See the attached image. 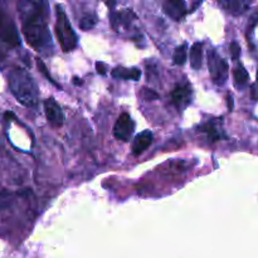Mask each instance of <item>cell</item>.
I'll use <instances>...</instances> for the list:
<instances>
[{
	"label": "cell",
	"instance_id": "cell-5",
	"mask_svg": "<svg viewBox=\"0 0 258 258\" xmlns=\"http://www.w3.org/2000/svg\"><path fill=\"white\" fill-rule=\"evenodd\" d=\"M0 39L10 47H18L20 44L17 27L2 8H0Z\"/></svg>",
	"mask_w": 258,
	"mask_h": 258
},
{
	"label": "cell",
	"instance_id": "cell-7",
	"mask_svg": "<svg viewBox=\"0 0 258 258\" xmlns=\"http://www.w3.org/2000/svg\"><path fill=\"white\" fill-rule=\"evenodd\" d=\"M44 110L45 116H47L50 125L54 126V127H59V126L63 125V122H64V115H63L59 105L54 101V98L50 97L48 100H45Z\"/></svg>",
	"mask_w": 258,
	"mask_h": 258
},
{
	"label": "cell",
	"instance_id": "cell-17",
	"mask_svg": "<svg viewBox=\"0 0 258 258\" xmlns=\"http://www.w3.org/2000/svg\"><path fill=\"white\" fill-rule=\"evenodd\" d=\"M14 202V196L8 190L0 191V211L9 208Z\"/></svg>",
	"mask_w": 258,
	"mask_h": 258
},
{
	"label": "cell",
	"instance_id": "cell-22",
	"mask_svg": "<svg viewBox=\"0 0 258 258\" xmlns=\"http://www.w3.org/2000/svg\"><path fill=\"white\" fill-rule=\"evenodd\" d=\"M252 98H258V71H257V82L256 85H253V87H252Z\"/></svg>",
	"mask_w": 258,
	"mask_h": 258
},
{
	"label": "cell",
	"instance_id": "cell-18",
	"mask_svg": "<svg viewBox=\"0 0 258 258\" xmlns=\"http://www.w3.org/2000/svg\"><path fill=\"white\" fill-rule=\"evenodd\" d=\"M37 64H38V68H39V70H40V72H42L43 75H44L45 77H47V80L49 81L50 83H53V85H54L55 87L60 88L59 85H58V83H55V81L53 80L52 77H50V75H49V73H48L47 67H45V64H44V63H43V60H42V59H37Z\"/></svg>",
	"mask_w": 258,
	"mask_h": 258
},
{
	"label": "cell",
	"instance_id": "cell-1",
	"mask_svg": "<svg viewBox=\"0 0 258 258\" xmlns=\"http://www.w3.org/2000/svg\"><path fill=\"white\" fill-rule=\"evenodd\" d=\"M22 29L25 40L38 52H45L52 48V37L48 30V5L45 3L22 2L18 4Z\"/></svg>",
	"mask_w": 258,
	"mask_h": 258
},
{
	"label": "cell",
	"instance_id": "cell-11",
	"mask_svg": "<svg viewBox=\"0 0 258 258\" xmlns=\"http://www.w3.org/2000/svg\"><path fill=\"white\" fill-rule=\"evenodd\" d=\"M219 4L232 15L243 14L251 7V3L244 2V0H227V2H221Z\"/></svg>",
	"mask_w": 258,
	"mask_h": 258
},
{
	"label": "cell",
	"instance_id": "cell-4",
	"mask_svg": "<svg viewBox=\"0 0 258 258\" xmlns=\"http://www.w3.org/2000/svg\"><path fill=\"white\" fill-rule=\"evenodd\" d=\"M208 68L216 85H224L228 78L229 67L226 59L221 58L214 49L208 50Z\"/></svg>",
	"mask_w": 258,
	"mask_h": 258
},
{
	"label": "cell",
	"instance_id": "cell-21",
	"mask_svg": "<svg viewBox=\"0 0 258 258\" xmlns=\"http://www.w3.org/2000/svg\"><path fill=\"white\" fill-rule=\"evenodd\" d=\"M96 70L100 75H106V71H107V66L102 62H97L96 63Z\"/></svg>",
	"mask_w": 258,
	"mask_h": 258
},
{
	"label": "cell",
	"instance_id": "cell-15",
	"mask_svg": "<svg viewBox=\"0 0 258 258\" xmlns=\"http://www.w3.org/2000/svg\"><path fill=\"white\" fill-rule=\"evenodd\" d=\"M173 62L176 66H183L186 62V44H181L175 48L173 54Z\"/></svg>",
	"mask_w": 258,
	"mask_h": 258
},
{
	"label": "cell",
	"instance_id": "cell-19",
	"mask_svg": "<svg viewBox=\"0 0 258 258\" xmlns=\"http://www.w3.org/2000/svg\"><path fill=\"white\" fill-rule=\"evenodd\" d=\"M141 96H143L144 100H146V101H154V100H158L159 98L158 93L153 90H149V88H143Z\"/></svg>",
	"mask_w": 258,
	"mask_h": 258
},
{
	"label": "cell",
	"instance_id": "cell-14",
	"mask_svg": "<svg viewBox=\"0 0 258 258\" xmlns=\"http://www.w3.org/2000/svg\"><path fill=\"white\" fill-rule=\"evenodd\" d=\"M233 78H234V85L237 88H243L246 87L247 83L249 81L248 72L243 66H237L233 71Z\"/></svg>",
	"mask_w": 258,
	"mask_h": 258
},
{
	"label": "cell",
	"instance_id": "cell-2",
	"mask_svg": "<svg viewBox=\"0 0 258 258\" xmlns=\"http://www.w3.org/2000/svg\"><path fill=\"white\" fill-rule=\"evenodd\" d=\"M14 97L25 107H34L38 102V87L32 76L22 68H13L8 76Z\"/></svg>",
	"mask_w": 258,
	"mask_h": 258
},
{
	"label": "cell",
	"instance_id": "cell-24",
	"mask_svg": "<svg viewBox=\"0 0 258 258\" xmlns=\"http://www.w3.org/2000/svg\"><path fill=\"white\" fill-rule=\"evenodd\" d=\"M73 80H75V85H80V83H81V80H78L77 77H75Z\"/></svg>",
	"mask_w": 258,
	"mask_h": 258
},
{
	"label": "cell",
	"instance_id": "cell-9",
	"mask_svg": "<svg viewBox=\"0 0 258 258\" xmlns=\"http://www.w3.org/2000/svg\"><path fill=\"white\" fill-rule=\"evenodd\" d=\"M163 10L169 18L174 20H180L181 18L185 14V3L181 2V0H168L163 4Z\"/></svg>",
	"mask_w": 258,
	"mask_h": 258
},
{
	"label": "cell",
	"instance_id": "cell-16",
	"mask_svg": "<svg viewBox=\"0 0 258 258\" xmlns=\"http://www.w3.org/2000/svg\"><path fill=\"white\" fill-rule=\"evenodd\" d=\"M96 24H97V17L95 14L85 15L80 22V27L82 30L92 29Z\"/></svg>",
	"mask_w": 258,
	"mask_h": 258
},
{
	"label": "cell",
	"instance_id": "cell-23",
	"mask_svg": "<svg viewBox=\"0 0 258 258\" xmlns=\"http://www.w3.org/2000/svg\"><path fill=\"white\" fill-rule=\"evenodd\" d=\"M227 100H228V108L232 111V110H233V98H232V96L228 95Z\"/></svg>",
	"mask_w": 258,
	"mask_h": 258
},
{
	"label": "cell",
	"instance_id": "cell-6",
	"mask_svg": "<svg viewBox=\"0 0 258 258\" xmlns=\"http://www.w3.org/2000/svg\"><path fill=\"white\" fill-rule=\"evenodd\" d=\"M134 131H135V123H134L133 118L127 113H122L120 117L116 121L115 126H113V135L117 140L128 141L133 136Z\"/></svg>",
	"mask_w": 258,
	"mask_h": 258
},
{
	"label": "cell",
	"instance_id": "cell-13",
	"mask_svg": "<svg viewBox=\"0 0 258 258\" xmlns=\"http://www.w3.org/2000/svg\"><path fill=\"white\" fill-rule=\"evenodd\" d=\"M203 64V44L194 43L190 48V66L194 70H201Z\"/></svg>",
	"mask_w": 258,
	"mask_h": 258
},
{
	"label": "cell",
	"instance_id": "cell-3",
	"mask_svg": "<svg viewBox=\"0 0 258 258\" xmlns=\"http://www.w3.org/2000/svg\"><path fill=\"white\" fill-rule=\"evenodd\" d=\"M57 13V22H55V34L59 40L60 48L63 52H70L77 47V34L73 30L70 20L67 19L64 10L60 5H55Z\"/></svg>",
	"mask_w": 258,
	"mask_h": 258
},
{
	"label": "cell",
	"instance_id": "cell-20",
	"mask_svg": "<svg viewBox=\"0 0 258 258\" xmlns=\"http://www.w3.org/2000/svg\"><path fill=\"white\" fill-rule=\"evenodd\" d=\"M229 50H231V57L233 60H237L239 58V55H241V47H239V44L237 42H233L231 43V45H229Z\"/></svg>",
	"mask_w": 258,
	"mask_h": 258
},
{
	"label": "cell",
	"instance_id": "cell-8",
	"mask_svg": "<svg viewBox=\"0 0 258 258\" xmlns=\"http://www.w3.org/2000/svg\"><path fill=\"white\" fill-rule=\"evenodd\" d=\"M173 102L179 110H184L189 106L191 101V88L189 86H178L171 93Z\"/></svg>",
	"mask_w": 258,
	"mask_h": 258
},
{
	"label": "cell",
	"instance_id": "cell-10",
	"mask_svg": "<svg viewBox=\"0 0 258 258\" xmlns=\"http://www.w3.org/2000/svg\"><path fill=\"white\" fill-rule=\"evenodd\" d=\"M153 139H154L153 133L149 130H145L143 131V133L139 134V135L135 138V140H134V144H133L134 155H140V154H143L144 151L151 145Z\"/></svg>",
	"mask_w": 258,
	"mask_h": 258
},
{
	"label": "cell",
	"instance_id": "cell-12",
	"mask_svg": "<svg viewBox=\"0 0 258 258\" xmlns=\"http://www.w3.org/2000/svg\"><path fill=\"white\" fill-rule=\"evenodd\" d=\"M112 77L115 78H121V80H133V81H139L140 78L141 72L138 68H123V67H116L113 68L112 72H111Z\"/></svg>",
	"mask_w": 258,
	"mask_h": 258
}]
</instances>
